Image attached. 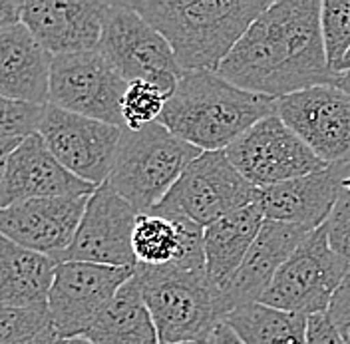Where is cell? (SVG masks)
I'll return each instance as SVG.
<instances>
[{
  "mask_svg": "<svg viewBox=\"0 0 350 344\" xmlns=\"http://www.w3.org/2000/svg\"><path fill=\"white\" fill-rule=\"evenodd\" d=\"M321 12V0L271 2L221 62L217 74L241 90L273 100L334 84Z\"/></svg>",
  "mask_w": 350,
  "mask_h": 344,
  "instance_id": "cell-1",
  "label": "cell"
},
{
  "mask_svg": "<svg viewBox=\"0 0 350 344\" xmlns=\"http://www.w3.org/2000/svg\"><path fill=\"white\" fill-rule=\"evenodd\" d=\"M273 114L277 100L241 90L217 72L197 70L183 72L157 122L197 150L225 151Z\"/></svg>",
  "mask_w": 350,
  "mask_h": 344,
  "instance_id": "cell-2",
  "label": "cell"
},
{
  "mask_svg": "<svg viewBox=\"0 0 350 344\" xmlns=\"http://www.w3.org/2000/svg\"><path fill=\"white\" fill-rule=\"evenodd\" d=\"M130 6L167 40L183 72H217L271 0H142Z\"/></svg>",
  "mask_w": 350,
  "mask_h": 344,
  "instance_id": "cell-3",
  "label": "cell"
},
{
  "mask_svg": "<svg viewBox=\"0 0 350 344\" xmlns=\"http://www.w3.org/2000/svg\"><path fill=\"white\" fill-rule=\"evenodd\" d=\"M161 344L203 343L227 317V306L205 271L135 267Z\"/></svg>",
  "mask_w": 350,
  "mask_h": 344,
  "instance_id": "cell-4",
  "label": "cell"
},
{
  "mask_svg": "<svg viewBox=\"0 0 350 344\" xmlns=\"http://www.w3.org/2000/svg\"><path fill=\"white\" fill-rule=\"evenodd\" d=\"M201 153L159 122L139 131L124 129L108 183L139 215L152 213Z\"/></svg>",
  "mask_w": 350,
  "mask_h": 344,
  "instance_id": "cell-5",
  "label": "cell"
},
{
  "mask_svg": "<svg viewBox=\"0 0 350 344\" xmlns=\"http://www.w3.org/2000/svg\"><path fill=\"white\" fill-rule=\"evenodd\" d=\"M253 187L231 163L227 151H203L181 173L172 191L152 213L183 217L209 227L225 215L255 203Z\"/></svg>",
  "mask_w": 350,
  "mask_h": 344,
  "instance_id": "cell-6",
  "label": "cell"
},
{
  "mask_svg": "<svg viewBox=\"0 0 350 344\" xmlns=\"http://www.w3.org/2000/svg\"><path fill=\"white\" fill-rule=\"evenodd\" d=\"M96 50L126 82H152L167 96L174 94L183 76L172 46L131 8L130 2H109Z\"/></svg>",
  "mask_w": 350,
  "mask_h": 344,
  "instance_id": "cell-7",
  "label": "cell"
},
{
  "mask_svg": "<svg viewBox=\"0 0 350 344\" xmlns=\"http://www.w3.org/2000/svg\"><path fill=\"white\" fill-rule=\"evenodd\" d=\"M347 277V265L332 253L325 227H319L284 261L259 302L305 317L327 315Z\"/></svg>",
  "mask_w": 350,
  "mask_h": 344,
  "instance_id": "cell-8",
  "label": "cell"
},
{
  "mask_svg": "<svg viewBox=\"0 0 350 344\" xmlns=\"http://www.w3.org/2000/svg\"><path fill=\"white\" fill-rule=\"evenodd\" d=\"M133 273L135 267L58 263L48 295L52 328L64 341L84 336Z\"/></svg>",
  "mask_w": 350,
  "mask_h": 344,
  "instance_id": "cell-9",
  "label": "cell"
},
{
  "mask_svg": "<svg viewBox=\"0 0 350 344\" xmlns=\"http://www.w3.org/2000/svg\"><path fill=\"white\" fill-rule=\"evenodd\" d=\"M225 151L237 172L257 189L328 168L277 114L262 118Z\"/></svg>",
  "mask_w": 350,
  "mask_h": 344,
  "instance_id": "cell-10",
  "label": "cell"
},
{
  "mask_svg": "<svg viewBox=\"0 0 350 344\" xmlns=\"http://www.w3.org/2000/svg\"><path fill=\"white\" fill-rule=\"evenodd\" d=\"M128 84L130 82H126L98 50L54 56L50 72V104L124 128L122 98Z\"/></svg>",
  "mask_w": 350,
  "mask_h": 344,
  "instance_id": "cell-11",
  "label": "cell"
},
{
  "mask_svg": "<svg viewBox=\"0 0 350 344\" xmlns=\"http://www.w3.org/2000/svg\"><path fill=\"white\" fill-rule=\"evenodd\" d=\"M38 133L68 172L100 187L113 170L124 128L48 104L38 124Z\"/></svg>",
  "mask_w": 350,
  "mask_h": 344,
  "instance_id": "cell-12",
  "label": "cell"
},
{
  "mask_svg": "<svg viewBox=\"0 0 350 344\" xmlns=\"http://www.w3.org/2000/svg\"><path fill=\"white\" fill-rule=\"evenodd\" d=\"M277 116L327 166L350 161V96L334 84L277 100Z\"/></svg>",
  "mask_w": 350,
  "mask_h": 344,
  "instance_id": "cell-13",
  "label": "cell"
},
{
  "mask_svg": "<svg viewBox=\"0 0 350 344\" xmlns=\"http://www.w3.org/2000/svg\"><path fill=\"white\" fill-rule=\"evenodd\" d=\"M137 211L108 181L90 195L72 245L56 263H94L106 267H137L131 237Z\"/></svg>",
  "mask_w": 350,
  "mask_h": 344,
  "instance_id": "cell-14",
  "label": "cell"
},
{
  "mask_svg": "<svg viewBox=\"0 0 350 344\" xmlns=\"http://www.w3.org/2000/svg\"><path fill=\"white\" fill-rule=\"evenodd\" d=\"M90 195L46 197L0 209V233L54 261L72 245Z\"/></svg>",
  "mask_w": 350,
  "mask_h": 344,
  "instance_id": "cell-15",
  "label": "cell"
},
{
  "mask_svg": "<svg viewBox=\"0 0 350 344\" xmlns=\"http://www.w3.org/2000/svg\"><path fill=\"white\" fill-rule=\"evenodd\" d=\"M347 177H350V161L328 166L325 172L257 189L255 203L267 221L293 225L308 233L327 223Z\"/></svg>",
  "mask_w": 350,
  "mask_h": 344,
  "instance_id": "cell-16",
  "label": "cell"
},
{
  "mask_svg": "<svg viewBox=\"0 0 350 344\" xmlns=\"http://www.w3.org/2000/svg\"><path fill=\"white\" fill-rule=\"evenodd\" d=\"M109 2L28 0L22 24L52 56L92 52L98 48Z\"/></svg>",
  "mask_w": 350,
  "mask_h": 344,
  "instance_id": "cell-17",
  "label": "cell"
},
{
  "mask_svg": "<svg viewBox=\"0 0 350 344\" xmlns=\"http://www.w3.org/2000/svg\"><path fill=\"white\" fill-rule=\"evenodd\" d=\"M96 189V185L68 172L36 131L24 137L6 161L0 185V209L30 199L92 195Z\"/></svg>",
  "mask_w": 350,
  "mask_h": 344,
  "instance_id": "cell-18",
  "label": "cell"
},
{
  "mask_svg": "<svg viewBox=\"0 0 350 344\" xmlns=\"http://www.w3.org/2000/svg\"><path fill=\"white\" fill-rule=\"evenodd\" d=\"M205 229L183 217L159 213L137 215L131 247L142 267H177L205 271Z\"/></svg>",
  "mask_w": 350,
  "mask_h": 344,
  "instance_id": "cell-19",
  "label": "cell"
},
{
  "mask_svg": "<svg viewBox=\"0 0 350 344\" xmlns=\"http://www.w3.org/2000/svg\"><path fill=\"white\" fill-rule=\"evenodd\" d=\"M52 58L22 22L0 30V96L48 106Z\"/></svg>",
  "mask_w": 350,
  "mask_h": 344,
  "instance_id": "cell-20",
  "label": "cell"
},
{
  "mask_svg": "<svg viewBox=\"0 0 350 344\" xmlns=\"http://www.w3.org/2000/svg\"><path fill=\"white\" fill-rule=\"evenodd\" d=\"M305 235L306 231L299 227L265 219L261 231L253 247L249 249L239 271L221 291L227 313L243 304L261 301L275 275L279 273L284 261L293 255V251L301 245Z\"/></svg>",
  "mask_w": 350,
  "mask_h": 344,
  "instance_id": "cell-21",
  "label": "cell"
},
{
  "mask_svg": "<svg viewBox=\"0 0 350 344\" xmlns=\"http://www.w3.org/2000/svg\"><path fill=\"white\" fill-rule=\"evenodd\" d=\"M262 223L265 217L259 205L251 203L205 227V273L219 291H223L239 271Z\"/></svg>",
  "mask_w": 350,
  "mask_h": 344,
  "instance_id": "cell-22",
  "label": "cell"
},
{
  "mask_svg": "<svg viewBox=\"0 0 350 344\" xmlns=\"http://www.w3.org/2000/svg\"><path fill=\"white\" fill-rule=\"evenodd\" d=\"M58 263L0 233V306L48 304Z\"/></svg>",
  "mask_w": 350,
  "mask_h": 344,
  "instance_id": "cell-23",
  "label": "cell"
},
{
  "mask_svg": "<svg viewBox=\"0 0 350 344\" xmlns=\"http://www.w3.org/2000/svg\"><path fill=\"white\" fill-rule=\"evenodd\" d=\"M84 339L96 344H161L135 273L90 326Z\"/></svg>",
  "mask_w": 350,
  "mask_h": 344,
  "instance_id": "cell-24",
  "label": "cell"
},
{
  "mask_svg": "<svg viewBox=\"0 0 350 344\" xmlns=\"http://www.w3.org/2000/svg\"><path fill=\"white\" fill-rule=\"evenodd\" d=\"M245 344H308V317L251 302L227 313L225 321Z\"/></svg>",
  "mask_w": 350,
  "mask_h": 344,
  "instance_id": "cell-25",
  "label": "cell"
},
{
  "mask_svg": "<svg viewBox=\"0 0 350 344\" xmlns=\"http://www.w3.org/2000/svg\"><path fill=\"white\" fill-rule=\"evenodd\" d=\"M170 96L152 82L135 80L128 84L122 98V118L124 129L139 131L150 124H155L165 108Z\"/></svg>",
  "mask_w": 350,
  "mask_h": 344,
  "instance_id": "cell-26",
  "label": "cell"
},
{
  "mask_svg": "<svg viewBox=\"0 0 350 344\" xmlns=\"http://www.w3.org/2000/svg\"><path fill=\"white\" fill-rule=\"evenodd\" d=\"M321 26L328 66L334 74H340L350 52V0H323Z\"/></svg>",
  "mask_w": 350,
  "mask_h": 344,
  "instance_id": "cell-27",
  "label": "cell"
},
{
  "mask_svg": "<svg viewBox=\"0 0 350 344\" xmlns=\"http://www.w3.org/2000/svg\"><path fill=\"white\" fill-rule=\"evenodd\" d=\"M48 326V304L0 306V344H24Z\"/></svg>",
  "mask_w": 350,
  "mask_h": 344,
  "instance_id": "cell-28",
  "label": "cell"
},
{
  "mask_svg": "<svg viewBox=\"0 0 350 344\" xmlns=\"http://www.w3.org/2000/svg\"><path fill=\"white\" fill-rule=\"evenodd\" d=\"M46 106H34L0 96V142L24 140L38 131Z\"/></svg>",
  "mask_w": 350,
  "mask_h": 344,
  "instance_id": "cell-29",
  "label": "cell"
},
{
  "mask_svg": "<svg viewBox=\"0 0 350 344\" xmlns=\"http://www.w3.org/2000/svg\"><path fill=\"white\" fill-rule=\"evenodd\" d=\"M327 231V239L332 253L340 259L350 275V191L342 189L332 213L323 225Z\"/></svg>",
  "mask_w": 350,
  "mask_h": 344,
  "instance_id": "cell-30",
  "label": "cell"
},
{
  "mask_svg": "<svg viewBox=\"0 0 350 344\" xmlns=\"http://www.w3.org/2000/svg\"><path fill=\"white\" fill-rule=\"evenodd\" d=\"M327 315L336 326L345 344H350V275L342 282V287L336 291Z\"/></svg>",
  "mask_w": 350,
  "mask_h": 344,
  "instance_id": "cell-31",
  "label": "cell"
},
{
  "mask_svg": "<svg viewBox=\"0 0 350 344\" xmlns=\"http://www.w3.org/2000/svg\"><path fill=\"white\" fill-rule=\"evenodd\" d=\"M308 344H345L336 326L328 319V315H312L308 317Z\"/></svg>",
  "mask_w": 350,
  "mask_h": 344,
  "instance_id": "cell-32",
  "label": "cell"
},
{
  "mask_svg": "<svg viewBox=\"0 0 350 344\" xmlns=\"http://www.w3.org/2000/svg\"><path fill=\"white\" fill-rule=\"evenodd\" d=\"M22 2L21 0H0V30L21 24Z\"/></svg>",
  "mask_w": 350,
  "mask_h": 344,
  "instance_id": "cell-33",
  "label": "cell"
},
{
  "mask_svg": "<svg viewBox=\"0 0 350 344\" xmlns=\"http://www.w3.org/2000/svg\"><path fill=\"white\" fill-rule=\"evenodd\" d=\"M209 344H245L227 323H221L209 336Z\"/></svg>",
  "mask_w": 350,
  "mask_h": 344,
  "instance_id": "cell-34",
  "label": "cell"
},
{
  "mask_svg": "<svg viewBox=\"0 0 350 344\" xmlns=\"http://www.w3.org/2000/svg\"><path fill=\"white\" fill-rule=\"evenodd\" d=\"M22 140H2L0 142V185H2V179H4V170H6V161L10 157V153L18 148Z\"/></svg>",
  "mask_w": 350,
  "mask_h": 344,
  "instance_id": "cell-35",
  "label": "cell"
},
{
  "mask_svg": "<svg viewBox=\"0 0 350 344\" xmlns=\"http://www.w3.org/2000/svg\"><path fill=\"white\" fill-rule=\"evenodd\" d=\"M24 344H66V341L52 328V324L42 330L40 334H36L34 339H30V341H26Z\"/></svg>",
  "mask_w": 350,
  "mask_h": 344,
  "instance_id": "cell-36",
  "label": "cell"
},
{
  "mask_svg": "<svg viewBox=\"0 0 350 344\" xmlns=\"http://www.w3.org/2000/svg\"><path fill=\"white\" fill-rule=\"evenodd\" d=\"M334 86H338L340 90H345V92L350 96V70L349 72H340V74H336V82H334Z\"/></svg>",
  "mask_w": 350,
  "mask_h": 344,
  "instance_id": "cell-37",
  "label": "cell"
},
{
  "mask_svg": "<svg viewBox=\"0 0 350 344\" xmlns=\"http://www.w3.org/2000/svg\"><path fill=\"white\" fill-rule=\"evenodd\" d=\"M66 344H96L92 343V341H88L84 336H80V339H72V341H66Z\"/></svg>",
  "mask_w": 350,
  "mask_h": 344,
  "instance_id": "cell-38",
  "label": "cell"
},
{
  "mask_svg": "<svg viewBox=\"0 0 350 344\" xmlns=\"http://www.w3.org/2000/svg\"><path fill=\"white\" fill-rule=\"evenodd\" d=\"M350 70V52L347 54V58H345V62L340 66V72H349Z\"/></svg>",
  "mask_w": 350,
  "mask_h": 344,
  "instance_id": "cell-39",
  "label": "cell"
},
{
  "mask_svg": "<svg viewBox=\"0 0 350 344\" xmlns=\"http://www.w3.org/2000/svg\"><path fill=\"white\" fill-rule=\"evenodd\" d=\"M342 187H345V189H349V191H350V177H347V179L342 181Z\"/></svg>",
  "mask_w": 350,
  "mask_h": 344,
  "instance_id": "cell-40",
  "label": "cell"
},
{
  "mask_svg": "<svg viewBox=\"0 0 350 344\" xmlns=\"http://www.w3.org/2000/svg\"><path fill=\"white\" fill-rule=\"evenodd\" d=\"M177 344H209V341H203V343H177Z\"/></svg>",
  "mask_w": 350,
  "mask_h": 344,
  "instance_id": "cell-41",
  "label": "cell"
}]
</instances>
